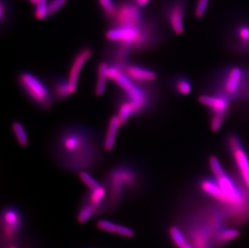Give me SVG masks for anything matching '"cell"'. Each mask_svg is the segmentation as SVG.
<instances>
[{
  "label": "cell",
  "mask_w": 249,
  "mask_h": 248,
  "mask_svg": "<svg viewBox=\"0 0 249 248\" xmlns=\"http://www.w3.org/2000/svg\"><path fill=\"white\" fill-rule=\"evenodd\" d=\"M51 149L64 166L84 169L98 161L102 149H104V138L89 126L69 124L53 136Z\"/></svg>",
  "instance_id": "6da1fadb"
},
{
  "label": "cell",
  "mask_w": 249,
  "mask_h": 248,
  "mask_svg": "<svg viewBox=\"0 0 249 248\" xmlns=\"http://www.w3.org/2000/svg\"><path fill=\"white\" fill-rule=\"evenodd\" d=\"M108 79L117 85L120 94L132 103L134 110L133 117H138L153 108L158 98V89L153 83H138L131 79L124 70L110 66Z\"/></svg>",
  "instance_id": "7a4b0ae2"
},
{
  "label": "cell",
  "mask_w": 249,
  "mask_h": 248,
  "mask_svg": "<svg viewBox=\"0 0 249 248\" xmlns=\"http://www.w3.org/2000/svg\"><path fill=\"white\" fill-rule=\"evenodd\" d=\"M209 165L212 174L225 196L226 204L223 206V212L229 213L230 216L248 214L249 213V190L245 187H240L239 183L234 181L232 177L224 170L216 157L213 156L210 158Z\"/></svg>",
  "instance_id": "3957f363"
},
{
  "label": "cell",
  "mask_w": 249,
  "mask_h": 248,
  "mask_svg": "<svg viewBox=\"0 0 249 248\" xmlns=\"http://www.w3.org/2000/svg\"><path fill=\"white\" fill-rule=\"evenodd\" d=\"M17 81L19 88L33 105L40 110L52 109L55 99L45 82L28 71L20 72L17 77Z\"/></svg>",
  "instance_id": "277c9868"
},
{
  "label": "cell",
  "mask_w": 249,
  "mask_h": 248,
  "mask_svg": "<svg viewBox=\"0 0 249 248\" xmlns=\"http://www.w3.org/2000/svg\"><path fill=\"white\" fill-rule=\"evenodd\" d=\"M162 40V34L155 19L144 18L143 24L140 27V34L137 41L132 45V51H147L160 44Z\"/></svg>",
  "instance_id": "5b68a950"
},
{
  "label": "cell",
  "mask_w": 249,
  "mask_h": 248,
  "mask_svg": "<svg viewBox=\"0 0 249 248\" xmlns=\"http://www.w3.org/2000/svg\"><path fill=\"white\" fill-rule=\"evenodd\" d=\"M137 173L129 164H120L112 169L108 175L111 195L116 200L122 195L124 186H131L137 181Z\"/></svg>",
  "instance_id": "8992f818"
},
{
  "label": "cell",
  "mask_w": 249,
  "mask_h": 248,
  "mask_svg": "<svg viewBox=\"0 0 249 248\" xmlns=\"http://www.w3.org/2000/svg\"><path fill=\"white\" fill-rule=\"evenodd\" d=\"M143 19L141 7L136 2H121L118 5L117 12L111 21V27L139 28L143 24Z\"/></svg>",
  "instance_id": "52a82bcc"
},
{
  "label": "cell",
  "mask_w": 249,
  "mask_h": 248,
  "mask_svg": "<svg viewBox=\"0 0 249 248\" xmlns=\"http://www.w3.org/2000/svg\"><path fill=\"white\" fill-rule=\"evenodd\" d=\"M228 148L230 150L235 167L244 187L249 191V157L238 136L232 135L228 140Z\"/></svg>",
  "instance_id": "ba28073f"
},
{
  "label": "cell",
  "mask_w": 249,
  "mask_h": 248,
  "mask_svg": "<svg viewBox=\"0 0 249 248\" xmlns=\"http://www.w3.org/2000/svg\"><path fill=\"white\" fill-rule=\"evenodd\" d=\"M132 52V48L127 44L110 41V44L104 48L103 60L107 61L109 66H117L124 70L130 63Z\"/></svg>",
  "instance_id": "9c48e42d"
},
{
  "label": "cell",
  "mask_w": 249,
  "mask_h": 248,
  "mask_svg": "<svg viewBox=\"0 0 249 248\" xmlns=\"http://www.w3.org/2000/svg\"><path fill=\"white\" fill-rule=\"evenodd\" d=\"M93 54V50L89 46L81 48L73 56L71 65L69 69L68 78L70 87L72 93H75L78 89V80L81 71L83 70L87 61H89Z\"/></svg>",
  "instance_id": "30bf717a"
},
{
  "label": "cell",
  "mask_w": 249,
  "mask_h": 248,
  "mask_svg": "<svg viewBox=\"0 0 249 248\" xmlns=\"http://www.w3.org/2000/svg\"><path fill=\"white\" fill-rule=\"evenodd\" d=\"M185 9V3L181 0L172 1L165 8V18L169 28L177 35H181L184 33Z\"/></svg>",
  "instance_id": "8fae6325"
},
{
  "label": "cell",
  "mask_w": 249,
  "mask_h": 248,
  "mask_svg": "<svg viewBox=\"0 0 249 248\" xmlns=\"http://www.w3.org/2000/svg\"><path fill=\"white\" fill-rule=\"evenodd\" d=\"M140 34V27H111L107 31L106 38L111 42H120L127 44L132 48L137 41Z\"/></svg>",
  "instance_id": "7c38bea8"
},
{
  "label": "cell",
  "mask_w": 249,
  "mask_h": 248,
  "mask_svg": "<svg viewBox=\"0 0 249 248\" xmlns=\"http://www.w3.org/2000/svg\"><path fill=\"white\" fill-rule=\"evenodd\" d=\"M244 72L239 67H233L228 71L223 80L222 92L220 94H224L228 99H231L239 92L240 86L242 84Z\"/></svg>",
  "instance_id": "4fadbf2b"
},
{
  "label": "cell",
  "mask_w": 249,
  "mask_h": 248,
  "mask_svg": "<svg viewBox=\"0 0 249 248\" xmlns=\"http://www.w3.org/2000/svg\"><path fill=\"white\" fill-rule=\"evenodd\" d=\"M124 72L131 79L138 83H153L158 78L155 71L138 64H128L125 67Z\"/></svg>",
  "instance_id": "5bb4252c"
},
{
  "label": "cell",
  "mask_w": 249,
  "mask_h": 248,
  "mask_svg": "<svg viewBox=\"0 0 249 248\" xmlns=\"http://www.w3.org/2000/svg\"><path fill=\"white\" fill-rule=\"evenodd\" d=\"M229 101L224 94L217 93L215 95L203 94L199 97V102L212 110L213 114L226 115L229 108Z\"/></svg>",
  "instance_id": "9a60e30c"
},
{
  "label": "cell",
  "mask_w": 249,
  "mask_h": 248,
  "mask_svg": "<svg viewBox=\"0 0 249 248\" xmlns=\"http://www.w3.org/2000/svg\"><path fill=\"white\" fill-rule=\"evenodd\" d=\"M48 86L55 101L63 100L73 94L71 91L68 78L61 75H52L48 78Z\"/></svg>",
  "instance_id": "2e32d148"
},
{
  "label": "cell",
  "mask_w": 249,
  "mask_h": 248,
  "mask_svg": "<svg viewBox=\"0 0 249 248\" xmlns=\"http://www.w3.org/2000/svg\"><path fill=\"white\" fill-rule=\"evenodd\" d=\"M199 188L203 194L216 201L219 205L223 207L225 206V196L215 178H202L199 181Z\"/></svg>",
  "instance_id": "e0dca14e"
},
{
  "label": "cell",
  "mask_w": 249,
  "mask_h": 248,
  "mask_svg": "<svg viewBox=\"0 0 249 248\" xmlns=\"http://www.w3.org/2000/svg\"><path fill=\"white\" fill-rule=\"evenodd\" d=\"M4 222V234L7 239H12L19 230L20 225V217L17 211L13 209H7L2 216Z\"/></svg>",
  "instance_id": "ac0fdd59"
},
{
  "label": "cell",
  "mask_w": 249,
  "mask_h": 248,
  "mask_svg": "<svg viewBox=\"0 0 249 248\" xmlns=\"http://www.w3.org/2000/svg\"><path fill=\"white\" fill-rule=\"evenodd\" d=\"M115 106L117 110V115L121 126L127 124L130 118L133 117L134 110L132 103L127 100L120 92L115 96Z\"/></svg>",
  "instance_id": "d6986e66"
},
{
  "label": "cell",
  "mask_w": 249,
  "mask_h": 248,
  "mask_svg": "<svg viewBox=\"0 0 249 248\" xmlns=\"http://www.w3.org/2000/svg\"><path fill=\"white\" fill-rule=\"evenodd\" d=\"M121 126L120 120L117 115H113L110 118L107 126L106 133L104 138V146L105 151H111L115 147V141L117 138L118 131Z\"/></svg>",
  "instance_id": "ffe728a7"
},
{
  "label": "cell",
  "mask_w": 249,
  "mask_h": 248,
  "mask_svg": "<svg viewBox=\"0 0 249 248\" xmlns=\"http://www.w3.org/2000/svg\"><path fill=\"white\" fill-rule=\"evenodd\" d=\"M96 226L103 231L110 232L120 236L125 237V238H132L134 236L135 233L133 230L123 225L112 223L111 221L102 219L97 222Z\"/></svg>",
  "instance_id": "44dd1931"
},
{
  "label": "cell",
  "mask_w": 249,
  "mask_h": 248,
  "mask_svg": "<svg viewBox=\"0 0 249 248\" xmlns=\"http://www.w3.org/2000/svg\"><path fill=\"white\" fill-rule=\"evenodd\" d=\"M240 236V231L236 228L223 227L218 230L213 237L214 248L225 246L226 244L237 239Z\"/></svg>",
  "instance_id": "7402d4cb"
},
{
  "label": "cell",
  "mask_w": 249,
  "mask_h": 248,
  "mask_svg": "<svg viewBox=\"0 0 249 248\" xmlns=\"http://www.w3.org/2000/svg\"><path fill=\"white\" fill-rule=\"evenodd\" d=\"M109 64L107 61H103L99 62L97 67L96 82L94 85V94L96 96H101L106 89L107 81L108 79Z\"/></svg>",
  "instance_id": "603a6c76"
},
{
  "label": "cell",
  "mask_w": 249,
  "mask_h": 248,
  "mask_svg": "<svg viewBox=\"0 0 249 248\" xmlns=\"http://www.w3.org/2000/svg\"><path fill=\"white\" fill-rule=\"evenodd\" d=\"M235 35L240 46L243 50H249V25L240 24L235 29Z\"/></svg>",
  "instance_id": "cb8c5ba5"
},
{
  "label": "cell",
  "mask_w": 249,
  "mask_h": 248,
  "mask_svg": "<svg viewBox=\"0 0 249 248\" xmlns=\"http://www.w3.org/2000/svg\"><path fill=\"white\" fill-rule=\"evenodd\" d=\"M12 130L14 133L17 143L22 147H26L28 144V136L23 124L19 121H14L12 124Z\"/></svg>",
  "instance_id": "d4e9b609"
},
{
  "label": "cell",
  "mask_w": 249,
  "mask_h": 248,
  "mask_svg": "<svg viewBox=\"0 0 249 248\" xmlns=\"http://www.w3.org/2000/svg\"><path fill=\"white\" fill-rule=\"evenodd\" d=\"M173 86L175 92L180 95H188L192 91L191 82L186 77H176L174 79Z\"/></svg>",
  "instance_id": "484cf974"
},
{
  "label": "cell",
  "mask_w": 249,
  "mask_h": 248,
  "mask_svg": "<svg viewBox=\"0 0 249 248\" xmlns=\"http://www.w3.org/2000/svg\"><path fill=\"white\" fill-rule=\"evenodd\" d=\"M98 2L104 17L110 21H112L117 12V5L113 0H98Z\"/></svg>",
  "instance_id": "4316f807"
},
{
  "label": "cell",
  "mask_w": 249,
  "mask_h": 248,
  "mask_svg": "<svg viewBox=\"0 0 249 248\" xmlns=\"http://www.w3.org/2000/svg\"><path fill=\"white\" fill-rule=\"evenodd\" d=\"M169 237L172 241L175 244V246L178 248H182L185 245L188 244L189 242L185 236V234L182 233L181 229L176 226L170 227L169 229Z\"/></svg>",
  "instance_id": "83f0119b"
},
{
  "label": "cell",
  "mask_w": 249,
  "mask_h": 248,
  "mask_svg": "<svg viewBox=\"0 0 249 248\" xmlns=\"http://www.w3.org/2000/svg\"><path fill=\"white\" fill-rule=\"evenodd\" d=\"M99 207L94 206L93 204H87L84 207L81 209L78 215V223H87V221L89 220V218H91L93 216L97 213V211L99 210Z\"/></svg>",
  "instance_id": "f1b7e54d"
},
{
  "label": "cell",
  "mask_w": 249,
  "mask_h": 248,
  "mask_svg": "<svg viewBox=\"0 0 249 248\" xmlns=\"http://www.w3.org/2000/svg\"><path fill=\"white\" fill-rule=\"evenodd\" d=\"M107 190L106 188L101 185L99 188H97L95 190H90V195H89V200L90 203L93 204L94 206L100 207L104 197L106 196Z\"/></svg>",
  "instance_id": "f546056e"
},
{
  "label": "cell",
  "mask_w": 249,
  "mask_h": 248,
  "mask_svg": "<svg viewBox=\"0 0 249 248\" xmlns=\"http://www.w3.org/2000/svg\"><path fill=\"white\" fill-rule=\"evenodd\" d=\"M79 178H80V180L84 183V185L87 186L89 190H94L97 188H99V186H101V184L98 181V180H95L91 175H89V173H87V172L81 171L79 173Z\"/></svg>",
  "instance_id": "4dcf8cb0"
},
{
  "label": "cell",
  "mask_w": 249,
  "mask_h": 248,
  "mask_svg": "<svg viewBox=\"0 0 249 248\" xmlns=\"http://www.w3.org/2000/svg\"><path fill=\"white\" fill-rule=\"evenodd\" d=\"M48 0H39L36 5L34 16L38 20H43L48 17Z\"/></svg>",
  "instance_id": "1f68e13d"
},
{
  "label": "cell",
  "mask_w": 249,
  "mask_h": 248,
  "mask_svg": "<svg viewBox=\"0 0 249 248\" xmlns=\"http://www.w3.org/2000/svg\"><path fill=\"white\" fill-rule=\"evenodd\" d=\"M66 0H50L48 2V17L55 14L58 12L64 5L66 4Z\"/></svg>",
  "instance_id": "d6a6232c"
},
{
  "label": "cell",
  "mask_w": 249,
  "mask_h": 248,
  "mask_svg": "<svg viewBox=\"0 0 249 248\" xmlns=\"http://www.w3.org/2000/svg\"><path fill=\"white\" fill-rule=\"evenodd\" d=\"M226 115H218V114H213L212 120H211V128L212 131H218L221 128L224 120H225Z\"/></svg>",
  "instance_id": "836d02e7"
},
{
  "label": "cell",
  "mask_w": 249,
  "mask_h": 248,
  "mask_svg": "<svg viewBox=\"0 0 249 248\" xmlns=\"http://www.w3.org/2000/svg\"><path fill=\"white\" fill-rule=\"evenodd\" d=\"M208 3H209V0H197L195 10V17L197 18H202L207 11Z\"/></svg>",
  "instance_id": "e575fe53"
},
{
  "label": "cell",
  "mask_w": 249,
  "mask_h": 248,
  "mask_svg": "<svg viewBox=\"0 0 249 248\" xmlns=\"http://www.w3.org/2000/svg\"><path fill=\"white\" fill-rule=\"evenodd\" d=\"M7 7L5 4L4 1H1V5H0V19L1 23L3 24L5 21H7Z\"/></svg>",
  "instance_id": "d590c367"
},
{
  "label": "cell",
  "mask_w": 249,
  "mask_h": 248,
  "mask_svg": "<svg viewBox=\"0 0 249 248\" xmlns=\"http://www.w3.org/2000/svg\"><path fill=\"white\" fill-rule=\"evenodd\" d=\"M150 1L151 0H134V2H136L140 7H145Z\"/></svg>",
  "instance_id": "8d00e7d4"
},
{
  "label": "cell",
  "mask_w": 249,
  "mask_h": 248,
  "mask_svg": "<svg viewBox=\"0 0 249 248\" xmlns=\"http://www.w3.org/2000/svg\"><path fill=\"white\" fill-rule=\"evenodd\" d=\"M182 248H195L193 247V245L191 244V243H188V244H186V245H185V246L183 247Z\"/></svg>",
  "instance_id": "74e56055"
},
{
  "label": "cell",
  "mask_w": 249,
  "mask_h": 248,
  "mask_svg": "<svg viewBox=\"0 0 249 248\" xmlns=\"http://www.w3.org/2000/svg\"><path fill=\"white\" fill-rule=\"evenodd\" d=\"M29 1H30V2L33 3V4L36 5V3H37L39 0H29Z\"/></svg>",
  "instance_id": "f35d334b"
},
{
  "label": "cell",
  "mask_w": 249,
  "mask_h": 248,
  "mask_svg": "<svg viewBox=\"0 0 249 248\" xmlns=\"http://www.w3.org/2000/svg\"><path fill=\"white\" fill-rule=\"evenodd\" d=\"M9 248H17V247H15V246H11Z\"/></svg>",
  "instance_id": "ab89813d"
}]
</instances>
